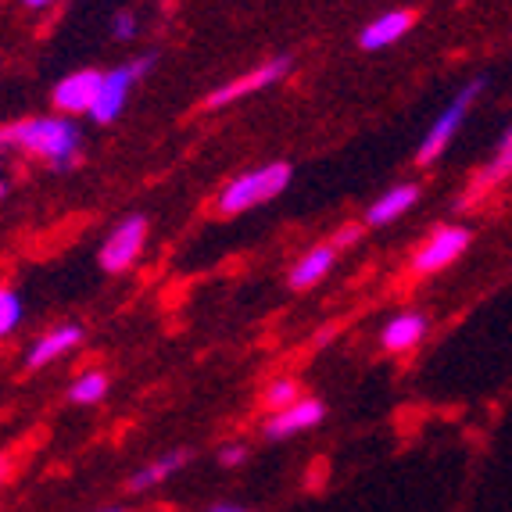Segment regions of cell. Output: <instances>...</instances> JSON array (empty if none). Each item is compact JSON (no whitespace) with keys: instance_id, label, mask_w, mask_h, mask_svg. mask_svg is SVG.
<instances>
[{"instance_id":"cell-11","label":"cell","mask_w":512,"mask_h":512,"mask_svg":"<svg viewBox=\"0 0 512 512\" xmlns=\"http://www.w3.org/2000/svg\"><path fill=\"white\" fill-rule=\"evenodd\" d=\"M412 29V11H387V15L373 18L359 33L362 51H384L391 43H398Z\"/></svg>"},{"instance_id":"cell-7","label":"cell","mask_w":512,"mask_h":512,"mask_svg":"<svg viewBox=\"0 0 512 512\" xmlns=\"http://www.w3.org/2000/svg\"><path fill=\"white\" fill-rule=\"evenodd\" d=\"M291 69H294V61H291V58H273V61H265V65H258V69H251L248 76L233 79V83L219 86L215 94H208V108H226V104L240 101V97L258 94V90H265V86L283 83V79H287V72H291Z\"/></svg>"},{"instance_id":"cell-19","label":"cell","mask_w":512,"mask_h":512,"mask_svg":"<svg viewBox=\"0 0 512 512\" xmlns=\"http://www.w3.org/2000/svg\"><path fill=\"white\" fill-rule=\"evenodd\" d=\"M22 298H18L11 287H0V337H8L11 330H18L22 323Z\"/></svg>"},{"instance_id":"cell-16","label":"cell","mask_w":512,"mask_h":512,"mask_svg":"<svg viewBox=\"0 0 512 512\" xmlns=\"http://www.w3.org/2000/svg\"><path fill=\"white\" fill-rule=\"evenodd\" d=\"M104 394H108V376H104L101 369H90V373L72 380L69 402L72 405H97V402H104Z\"/></svg>"},{"instance_id":"cell-20","label":"cell","mask_w":512,"mask_h":512,"mask_svg":"<svg viewBox=\"0 0 512 512\" xmlns=\"http://www.w3.org/2000/svg\"><path fill=\"white\" fill-rule=\"evenodd\" d=\"M111 33H115V40H133V36H137V18L129 15V11L115 15V22H111Z\"/></svg>"},{"instance_id":"cell-24","label":"cell","mask_w":512,"mask_h":512,"mask_svg":"<svg viewBox=\"0 0 512 512\" xmlns=\"http://www.w3.org/2000/svg\"><path fill=\"white\" fill-rule=\"evenodd\" d=\"M29 8H47V4H51V0H26Z\"/></svg>"},{"instance_id":"cell-21","label":"cell","mask_w":512,"mask_h":512,"mask_svg":"<svg viewBox=\"0 0 512 512\" xmlns=\"http://www.w3.org/2000/svg\"><path fill=\"white\" fill-rule=\"evenodd\" d=\"M244 459H248V448H244V444H226V448L219 452V466H226V470L240 466Z\"/></svg>"},{"instance_id":"cell-13","label":"cell","mask_w":512,"mask_h":512,"mask_svg":"<svg viewBox=\"0 0 512 512\" xmlns=\"http://www.w3.org/2000/svg\"><path fill=\"white\" fill-rule=\"evenodd\" d=\"M333 262H337V248H333V244H319V248H312L308 255H301V262H294L291 287L294 291H308L312 283H319L326 273H330Z\"/></svg>"},{"instance_id":"cell-18","label":"cell","mask_w":512,"mask_h":512,"mask_svg":"<svg viewBox=\"0 0 512 512\" xmlns=\"http://www.w3.org/2000/svg\"><path fill=\"white\" fill-rule=\"evenodd\" d=\"M298 398H301V387H298V380H291V376H280V380H273V384L265 387V394H262L265 409H273V412L287 409V405H294Z\"/></svg>"},{"instance_id":"cell-5","label":"cell","mask_w":512,"mask_h":512,"mask_svg":"<svg viewBox=\"0 0 512 512\" xmlns=\"http://www.w3.org/2000/svg\"><path fill=\"white\" fill-rule=\"evenodd\" d=\"M147 240V219L144 215H126V219L108 233L101 244V269L104 273H126L129 265L137 262Z\"/></svg>"},{"instance_id":"cell-9","label":"cell","mask_w":512,"mask_h":512,"mask_svg":"<svg viewBox=\"0 0 512 512\" xmlns=\"http://www.w3.org/2000/svg\"><path fill=\"white\" fill-rule=\"evenodd\" d=\"M97 86H101V72L94 69H79L72 76H65L54 86V108L65 111V115H79V111H90L97 97Z\"/></svg>"},{"instance_id":"cell-2","label":"cell","mask_w":512,"mask_h":512,"mask_svg":"<svg viewBox=\"0 0 512 512\" xmlns=\"http://www.w3.org/2000/svg\"><path fill=\"white\" fill-rule=\"evenodd\" d=\"M287 183H291V165L287 162H273V165H262V169H251L222 187L219 212L222 215L251 212V208L280 197L283 190H287Z\"/></svg>"},{"instance_id":"cell-4","label":"cell","mask_w":512,"mask_h":512,"mask_svg":"<svg viewBox=\"0 0 512 512\" xmlns=\"http://www.w3.org/2000/svg\"><path fill=\"white\" fill-rule=\"evenodd\" d=\"M484 86H487V79L480 76V79H473V83H466L455 94V101L448 104V108L441 111L434 119V126L427 129V137H423V144H419V151H416V162L419 165H430V162H437V154H444V147L452 144L455 140V133H459V126H462V119H466V111L473 108V101H477L480 94H484Z\"/></svg>"},{"instance_id":"cell-14","label":"cell","mask_w":512,"mask_h":512,"mask_svg":"<svg viewBox=\"0 0 512 512\" xmlns=\"http://www.w3.org/2000/svg\"><path fill=\"white\" fill-rule=\"evenodd\" d=\"M416 197H419V187H412V183H402V187L387 190L380 201H373V205H369L366 226H387V222L402 219V215L416 205Z\"/></svg>"},{"instance_id":"cell-6","label":"cell","mask_w":512,"mask_h":512,"mask_svg":"<svg viewBox=\"0 0 512 512\" xmlns=\"http://www.w3.org/2000/svg\"><path fill=\"white\" fill-rule=\"evenodd\" d=\"M470 240H473V233L466 230V226H441V230L416 251L412 269H416V273H441V269H448L462 251L470 248Z\"/></svg>"},{"instance_id":"cell-15","label":"cell","mask_w":512,"mask_h":512,"mask_svg":"<svg viewBox=\"0 0 512 512\" xmlns=\"http://www.w3.org/2000/svg\"><path fill=\"white\" fill-rule=\"evenodd\" d=\"M190 462V452H165L162 459L147 462V466H140L133 477H129V491H147V487L162 484V480H169L172 473H180L183 466Z\"/></svg>"},{"instance_id":"cell-17","label":"cell","mask_w":512,"mask_h":512,"mask_svg":"<svg viewBox=\"0 0 512 512\" xmlns=\"http://www.w3.org/2000/svg\"><path fill=\"white\" fill-rule=\"evenodd\" d=\"M509 165H512V133L505 129L502 140H498V154L487 162V169L480 172V180H477V194L480 190H487L491 183H502L505 176H509Z\"/></svg>"},{"instance_id":"cell-12","label":"cell","mask_w":512,"mask_h":512,"mask_svg":"<svg viewBox=\"0 0 512 512\" xmlns=\"http://www.w3.org/2000/svg\"><path fill=\"white\" fill-rule=\"evenodd\" d=\"M423 337H427V316L423 312H402V316L387 319L384 333H380L387 351H412Z\"/></svg>"},{"instance_id":"cell-26","label":"cell","mask_w":512,"mask_h":512,"mask_svg":"<svg viewBox=\"0 0 512 512\" xmlns=\"http://www.w3.org/2000/svg\"><path fill=\"white\" fill-rule=\"evenodd\" d=\"M97 512H126V509H97Z\"/></svg>"},{"instance_id":"cell-22","label":"cell","mask_w":512,"mask_h":512,"mask_svg":"<svg viewBox=\"0 0 512 512\" xmlns=\"http://www.w3.org/2000/svg\"><path fill=\"white\" fill-rule=\"evenodd\" d=\"M208 512H248V509H240V505H212Z\"/></svg>"},{"instance_id":"cell-3","label":"cell","mask_w":512,"mask_h":512,"mask_svg":"<svg viewBox=\"0 0 512 512\" xmlns=\"http://www.w3.org/2000/svg\"><path fill=\"white\" fill-rule=\"evenodd\" d=\"M151 69H154V58H137V61H129V65H122V69L101 72V86H97V97L86 115H90L97 126L115 122L122 115V108H126L129 90H133Z\"/></svg>"},{"instance_id":"cell-27","label":"cell","mask_w":512,"mask_h":512,"mask_svg":"<svg viewBox=\"0 0 512 512\" xmlns=\"http://www.w3.org/2000/svg\"><path fill=\"white\" fill-rule=\"evenodd\" d=\"M0 154H4V147H0Z\"/></svg>"},{"instance_id":"cell-1","label":"cell","mask_w":512,"mask_h":512,"mask_svg":"<svg viewBox=\"0 0 512 512\" xmlns=\"http://www.w3.org/2000/svg\"><path fill=\"white\" fill-rule=\"evenodd\" d=\"M0 147H22L47 158L54 169H72L79 162L83 133L72 119H26L0 129Z\"/></svg>"},{"instance_id":"cell-25","label":"cell","mask_w":512,"mask_h":512,"mask_svg":"<svg viewBox=\"0 0 512 512\" xmlns=\"http://www.w3.org/2000/svg\"><path fill=\"white\" fill-rule=\"evenodd\" d=\"M4 197H8V183H0V201H4Z\"/></svg>"},{"instance_id":"cell-8","label":"cell","mask_w":512,"mask_h":512,"mask_svg":"<svg viewBox=\"0 0 512 512\" xmlns=\"http://www.w3.org/2000/svg\"><path fill=\"white\" fill-rule=\"evenodd\" d=\"M323 416H326L323 402H316V398H298V402L280 409L269 423H265V437H269V441H287V437L301 434V430L319 427V419Z\"/></svg>"},{"instance_id":"cell-10","label":"cell","mask_w":512,"mask_h":512,"mask_svg":"<svg viewBox=\"0 0 512 512\" xmlns=\"http://www.w3.org/2000/svg\"><path fill=\"white\" fill-rule=\"evenodd\" d=\"M83 341V326L76 323H65V326H54L51 333H43L40 341L29 348L26 355V366L29 369H43V366H51L54 359H61V355H69L76 344Z\"/></svg>"},{"instance_id":"cell-23","label":"cell","mask_w":512,"mask_h":512,"mask_svg":"<svg viewBox=\"0 0 512 512\" xmlns=\"http://www.w3.org/2000/svg\"><path fill=\"white\" fill-rule=\"evenodd\" d=\"M11 473V462L8 459H0V484H4V477Z\"/></svg>"}]
</instances>
